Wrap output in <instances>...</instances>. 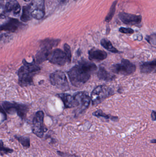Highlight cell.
<instances>
[{"instance_id":"cell-4","label":"cell","mask_w":156,"mask_h":157,"mask_svg":"<svg viewBox=\"0 0 156 157\" xmlns=\"http://www.w3.org/2000/svg\"><path fill=\"white\" fill-rule=\"evenodd\" d=\"M114 90L110 87L106 86H99L96 87L92 92L91 100L93 105H97L105 99L113 95Z\"/></svg>"},{"instance_id":"cell-26","label":"cell","mask_w":156,"mask_h":157,"mask_svg":"<svg viewBox=\"0 0 156 157\" xmlns=\"http://www.w3.org/2000/svg\"><path fill=\"white\" fill-rule=\"evenodd\" d=\"M9 13L6 10L5 6L0 5V18H3L8 16Z\"/></svg>"},{"instance_id":"cell-23","label":"cell","mask_w":156,"mask_h":157,"mask_svg":"<svg viewBox=\"0 0 156 157\" xmlns=\"http://www.w3.org/2000/svg\"><path fill=\"white\" fill-rule=\"evenodd\" d=\"M16 140L23 146L24 148L27 149L30 146V138L27 136H15Z\"/></svg>"},{"instance_id":"cell-3","label":"cell","mask_w":156,"mask_h":157,"mask_svg":"<svg viewBox=\"0 0 156 157\" xmlns=\"http://www.w3.org/2000/svg\"><path fill=\"white\" fill-rule=\"evenodd\" d=\"M56 46V41L52 39H46L42 40L40 43V49L36 55V63L40 64L48 60L51 50Z\"/></svg>"},{"instance_id":"cell-8","label":"cell","mask_w":156,"mask_h":157,"mask_svg":"<svg viewBox=\"0 0 156 157\" xmlns=\"http://www.w3.org/2000/svg\"><path fill=\"white\" fill-rule=\"evenodd\" d=\"M50 81L53 86L62 90H67L69 88L67 78L62 71H57L50 75Z\"/></svg>"},{"instance_id":"cell-12","label":"cell","mask_w":156,"mask_h":157,"mask_svg":"<svg viewBox=\"0 0 156 157\" xmlns=\"http://www.w3.org/2000/svg\"><path fill=\"white\" fill-rule=\"evenodd\" d=\"M120 20L125 25H138L142 22V17L141 15H136L132 14L122 12L119 14Z\"/></svg>"},{"instance_id":"cell-27","label":"cell","mask_w":156,"mask_h":157,"mask_svg":"<svg viewBox=\"0 0 156 157\" xmlns=\"http://www.w3.org/2000/svg\"><path fill=\"white\" fill-rule=\"evenodd\" d=\"M119 31L123 34H132L134 33V30L132 29L124 27L120 28L119 29Z\"/></svg>"},{"instance_id":"cell-2","label":"cell","mask_w":156,"mask_h":157,"mask_svg":"<svg viewBox=\"0 0 156 157\" xmlns=\"http://www.w3.org/2000/svg\"><path fill=\"white\" fill-rule=\"evenodd\" d=\"M23 62L24 65L18 70V81L20 86H26L33 84L34 76L40 71V68L34 61L28 63L24 60Z\"/></svg>"},{"instance_id":"cell-24","label":"cell","mask_w":156,"mask_h":157,"mask_svg":"<svg viewBox=\"0 0 156 157\" xmlns=\"http://www.w3.org/2000/svg\"><path fill=\"white\" fill-rule=\"evenodd\" d=\"M13 152V150L9 148V147H5L4 146V143L2 141H0V154L1 155H7L8 154H11Z\"/></svg>"},{"instance_id":"cell-21","label":"cell","mask_w":156,"mask_h":157,"mask_svg":"<svg viewBox=\"0 0 156 157\" xmlns=\"http://www.w3.org/2000/svg\"><path fill=\"white\" fill-rule=\"evenodd\" d=\"M93 115L94 116H96L98 117H103V118H105V119H111L112 121H116L118 120V118L116 116H111V115H108V114H105V113L102 111L101 110H98L93 113Z\"/></svg>"},{"instance_id":"cell-22","label":"cell","mask_w":156,"mask_h":157,"mask_svg":"<svg viewBox=\"0 0 156 157\" xmlns=\"http://www.w3.org/2000/svg\"><path fill=\"white\" fill-rule=\"evenodd\" d=\"M117 2H118V1H115L113 2L111 6V8H110V11H109L108 15L106 16V17H105V22L109 23V22H110V21L112 20V19L114 14H115V10H116V5H117Z\"/></svg>"},{"instance_id":"cell-19","label":"cell","mask_w":156,"mask_h":157,"mask_svg":"<svg viewBox=\"0 0 156 157\" xmlns=\"http://www.w3.org/2000/svg\"><path fill=\"white\" fill-rule=\"evenodd\" d=\"M100 43L101 45L102 46L103 48H104L106 49L109 51L111 52L114 53H118L120 52L117 49L115 48L114 47H113L111 42L108 40L103 39L101 40Z\"/></svg>"},{"instance_id":"cell-15","label":"cell","mask_w":156,"mask_h":157,"mask_svg":"<svg viewBox=\"0 0 156 157\" xmlns=\"http://www.w3.org/2000/svg\"><path fill=\"white\" fill-rule=\"evenodd\" d=\"M5 6L9 13H12L14 16L18 15L20 13L21 6L16 0H8Z\"/></svg>"},{"instance_id":"cell-6","label":"cell","mask_w":156,"mask_h":157,"mask_svg":"<svg viewBox=\"0 0 156 157\" xmlns=\"http://www.w3.org/2000/svg\"><path fill=\"white\" fill-rule=\"evenodd\" d=\"M136 70V66L130 61L122 59L121 63L114 64L112 67V71L114 73L122 75H128L132 74Z\"/></svg>"},{"instance_id":"cell-10","label":"cell","mask_w":156,"mask_h":157,"mask_svg":"<svg viewBox=\"0 0 156 157\" xmlns=\"http://www.w3.org/2000/svg\"><path fill=\"white\" fill-rule=\"evenodd\" d=\"M75 101V107L78 109L79 113L86 110L90 104L91 98L86 92H79L74 96Z\"/></svg>"},{"instance_id":"cell-30","label":"cell","mask_w":156,"mask_h":157,"mask_svg":"<svg viewBox=\"0 0 156 157\" xmlns=\"http://www.w3.org/2000/svg\"><path fill=\"white\" fill-rule=\"evenodd\" d=\"M151 143H153V144H155V143H156L155 139H154V140H152V141H151Z\"/></svg>"},{"instance_id":"cell-13","label":"cell","mask_w":156,"mask_h":157,"mask_svg":"<svg viewBox=\"0 0 156 157\" xmlns=\"http://www.w3.org/2000/svg\"><path fill=\"white\" fill-rule=\"evenodd\" d=\"M19 24L20 23L16 19H10L0 27V31L15 32L19 28Z\"/></svg>"},{"instance_id":"cell-25","label":"cell","mask_w":156,"mask_h":157,"mask_svg":"<svg viewBox=\"0 0 156 157\" xmlns=\"http://www.w3.org/2000/svg\"><path fill=\"white\" fill-rule=\"evenodd\" d=\"M64 52L67 56L68 62L70 63L71 59V53L70 47L68 44H65L64 46Z\"/></svg>"},{"instance_id":"cell-16","label":"cell","mask_w":156,"mask_h":157,"mask_svg":"<svg viewBox=\"0 0 156 157\" xmlns=\"http://www.w3.org/2000/svg\"><path fill=\"white\" fill-rule=\"evenodd\" d=\"M58 96L63 101L66 109L75 107V101L73 96L67 93L58 94Z\"/></svg>"},{"instance_id":"cell-7","label":"cell","mask_w":156,"mask_h":157,"mask_svg":"<svg viewBox=\"0 0 156 157\" xmlns=\"http://www.w3.org/2000/svg\"><path fill=\"white\" fill-rule=\"evenodd\" d=\"M44 113L42 111H38L35 113L33 121L32 132L39 138H42L44 133L47 131L44 125Z\"/></svg>"},{"instance_id":"cell-18","label":"cell","mask_w":156,"mask_h":157,"mask_svg":"<svg viewBox=\"0 0 156 157\" xmlns=\"http://www.w3.org/2000/svg\"><path fill=\"white\" fill-rule=\"evenodd\" d=\"M98 76L100 79L106 81H112L115 78L114 75L108 72L105 68L103 67H100L98 72Z\"/></svg>"},{"instance_id":"cell-29","label":"cell","mask_w":156,"mask_h":157,"mask_svg":"<svg viewBox=\"0 0 156 157\" xmlns=\"http://www.w3.org/2000/svg\"><path fill=\"white\" fill-rule=\"evenodd\" d=\"M151 117H152V120L154 121H156V112L153 111L151 114Z\"/></svg>"},{"instance_id":"cell-5","label":"cell","mask_w":156,"mask_h":157,"mask_svg":"<svg viewBox=\"0 0 156 157\" xmlns=\"http://www.w3.org/2000/svg\"><path fill=\"white\" fill-rule=\"evenodd\" d=\"M2 105L5 111L10 114L16 113L22 120L25 118L29 109L26 105L14 102L4 101Z\"/></svg>"},{"instance_id":"cell-14","label":"cell","mask_w":156,"mask_h":157,"mask_svg":"<svg viewBox=\"0 0 156 157\" xmlns=\"http://www.w3.org/2000/svg\"><path fill=\"white\" fill-rule=\"evenodd\" d=\"M89 59L91 60L102 61L107 58L105 52L97 49H92L89 51Z\"/></svg>"},{"instance_id":"cell-28","label":"cell","mask_w":156,"mask_h":157,"mask_svg":"<svg viewBox=\"0 0 156 157\" xmlns=\"http://www.w3.org/2000/svg\"><path fill=\"white\" fill-rule=\"evenodd\" d=\"M0 113H2V114L4 116V118L5 120H6V113H5V111L4 110V109H3L2 108V107H1V106H0Z\"/></svg>"},{"instance_id":"cell-1","label":"cell","mask_w":156,"mask_h":157,"mask_svg":"<svg viewBox=\"0 0 156 157\" xmlns=\"http://www.w3.org/2000/svg\"><path fill=\"white\" fill-rule=\"evenodd\" d=\"M97 70L95 64L82 60L79 62L78 65L74 66L69 71L68 75L71 84L75 86L79 87L87 82L92 74Z\"/></svg>"},{"instance_id":"cell-20","label":"cell","mask_w":156,"mask_h":157,"mask_svg":"<svg viewBox=\"0 0 156 157\" xmlns=\"http://www.w3.org/2000/svg\"><path fill=\"white\" fill-rule=\"evenodd\" d=\"M32 17L29 5L24 6L23 7V13L21 17V20L23 22H27L31 20Z\"/></svg>"},{"instance_id":"cell-11","label":"cell","mask_w":156,"mask_h":157,"mask_svg":"<svg viewBox=\"0 0 156 157\" xmlns=\"http://www.w3.org/2000/svg\"><path fill=\"white\" fill-rule=\"evenodd\" d=\"M48 60L51 63L59 66H63L68 62L65 52L60 49H56L51 52Z\"/></svg>"},{"instance_id":"cell-9","label":"cell","mask_w":156,"mask_h":157,"mask_svg":"<svg viewBox=\"0 0 156 157\" xmlns=\"http://www.w3.org/2000/svg\"><path fill=\"white\" fill-rule=\"evenodd\" d=\"M29 7L32 17L38 20L43 18L45 15V0H33Z\"/></svg>"},{"instance_id":"cell-17","label":"cell","mask_w":156,"mask_h":157,"mask_svg":"<svg viewBox=\"0 0 156 157\" xmlns=\"http://www.w3.org/2000/svg\"><path fill=\"white\" fill-rule=\"evenodd\" d=\"M156 60L144 63L140 65V71L143 73L149 74L156 70Z\"/></svg>"},{"instance_id":"cell-31","label":"cell","mask_w":156,"mask_h":157,"mask_svg":"<svg viewBox=\"0 0 156 157\" xmlns=\"http://www.w3.org/2000/svg\"><path fill=\"white\" fill-rule=\"evenodd\" d=\"M24 1H25V2H29V1H31V0H24Z\"/></svg>"}]
</instances>
